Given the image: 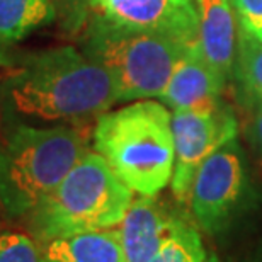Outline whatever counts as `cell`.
I'll return each instance as SVG.
<instances>
[{
	"mask_svg": "<svg viewBox=\"0 0 262 262\" xmlns=\"http://www.w3.org/2000/svg\"><path fill=\"white\" fill-rule=\"evenodd\" d=\"M196 46L208 65L227 83L237 56V23L230 0H199Z\"/></svg>",
	"mask_w": 262,
	"mask_h": 262,
	"instance_id": "11",
	"label": "cell"
},
{
	"mask_svg": "<svg viewBox=\"0 0 262 262\" xmlns=\"http://www.w3.org/2000/svg\"><path fill=\"white\" fill-rule=\"evenodd\" d=\"M225 80L208 65L198 46L191 45L176 63L159 97L172 111L211 113L222 106Z\"/></svg>",
	"mask_w": 262,
	"mask_h": 262,
	"instance_id": "9",
	"label": "cell"
},
{
	"mask_svg": "<svg viewBox=\"0 0 262 262\" xmlns=\"http://www.w3.org/2000/svg\"><path fill=\"white\" fill-rule=\"evenodd\" d=\"M204 262H223V260L220 259L216 254H209V255H206V259H204Z\"/></svg>",
	"mask_w": 262,
	"mask_h": 262,
	"instance_id": "20",
	"label": "cell"
},
{
	"mask_svg": "<svg viewBox=\"0 0 262 262\" xmlns=\"http://www.w3.org/2000/svg\"><path fill=\"white\" fill-rule=\"evenodd\" d=\"M250 33H252L254 36H257V38L262 41V29H257V31H250Z\"/></svg>",
	"mask_w": 262,
	"mask_h": 262,
	"instance_id": "21",
	"label": "cell"
},
{
	"mask_svg": "<svg viewBox=\"0 0 262 262\" xmlns=\"http://www.w3.org/2000/svg\"><path fill=\"white\" fill-rule=\"evenodd\" d=\"M255 104H260V106H262V99H260V101H257V102H255Z\"/></svg>",
	"mask_w": 262,
	"mask_h": 262,
	"instance_id": "22",
	"label": "cell"
},
{
	"mask_svg": "<svg viewBox=\"0 0 262 262\" xmlns=\"http://www.w3.org/2000/svg\"><path fill=\"white\" fill-rule=\"evenodd\" d=\"M53 20L51 0H0V65L12 63L9 50L14 45Z\"/></svg>",
	"mask_w": 262,
	"mask_h": 262,
	"instance_id": "13",
	"label": "cell"
},
{
	"mask_svg": "<svg viewBox=\"0 0 262 262\" xmlns=\"http://www.w3.org/2000/svg\"><path fill=\"white\" fill-rule=\"evenodd\" d=\"M41 255L43 262H126L116 228L51 238L45 242Z\"/></svg>",
	"mask_w": 262,
	"mask_h": 262,
	"instance_id": "12",
	"label": "cell"
},
{
	"mask_svg": "<svg viewBox=\"0 0 262 262\" xmlns=\"http://www.w3.org/2000/svg\"><path fill=\"white\" fill-rule=\"evenodd\" d=\"M55 20L67 34L83 33L92 14V0H51Z\"/></svg>",
	"mask_w": 262,
	"mask_h": 262,
	"instance_id": "16",
	"label": "cell"
},
{
	"mask_svg": "<svg viewBox=\"0 0 262 262\" xmlns=\"http://www.w3.org/2000/svg\"><path fill=\"white\" fill-rule=\"evenodd\" d=\"M87 151L77 126L19 124L0 141V206L10 218L31 214Z\"/></svg>",
	"mask_w": 262,
	"mask_h": 262,
	"instance_id": "3",
	"label": "cell"
},
{
	"mask_svg": "<svg viewBox=\"0 0 262 262\" xmlns=\"http://www.w3.org/2000/svg\"><path fill=\"white\" fill-rule=\"evenodd\" d=\"M230 2H232V0H230Z\"/></svg>",
	"mask_w": 262,
	"mask_h": 262,
	"instance_id": "23",
	"label": "cell"
},
{
	"mask_svg": "<svg viewBox=\"0 0 262 262\" xmlns=\"http://www.w3.org/2000/svg\"><path fill=\"white\" fill-rule=\"evenodd\" d=\"M174 216L157 196L133 198L116 227L126 262H150L169 237Z\"/></svg>",
	"mask_w": 262,
	"mask_h": 262,
	"instance_id": "10",
	"label": "cell"
},
{
	"mask_svg": "<svg viewBox=\"0 0 262 262\" xmlns=\"http://www.w3.org/2000/svg\"><path fill=\"white\" fill-rule=\"evenodd\" d=\"M244 189V165L237 140L209 155L196 172L189 192L194 222L203 232L214 235L228 222Z\"/></svg>",
	"mask_w": 262,
	"mask_h": 262,
	"instance_id": "7",
	"label": "cell"
},
{
	"mask_svg": "<svg viewBox=\"0 0 262 262\" xmlns=\"http://www.w3.org/2000/svg\"><path fill=\"white\" fill-rule=\"evenodd\" d=\"M187 48L165 36L128 31L91 15L82 51L113 78L118 102L160 97Z\"/></svg>",
	"mask_w": 262,
	"mask_h": 262,
	"instance_id": "5",
	"label": "cell"
},
{
	"mask_svg": "<svg viewBox=\"0 0 262 262\" xmlns=\"http://www.w3.org/2000/svg\"><path fill=\"white\" fill-rule=\"evenodd\" d=\"M232 5L245 29H262V0H232Z\"/></svg>",
	"mask_w": 262,
	"mask_h": 262,
	"instance_id": "18",
	"label": "cell"
},
{
	"mask_svg": "<svg viewBox=\"0 0 262 262\" xmlns=\"http://www.w3.org/2000/svg\"><path fill=\"white\" fill-rule=\"evenodd\" d=\"M133 201V191L96 151H87L31 213L41 242L89 230L114 228Z\"/></svg>",
	"mask_w": 262,
	"mask_h": 262,
	"instance_id": "4",
	"label": "cell"
},
{
	"mask_svg": "<svg viewBox=\"0 0 262 262\" xmlns=\"http://www.w3.org/2000/svg\"><path fill=\"white\" fill-rule=\"evenodd\" d=\"M204 259L206 250L198 227L186 218L174 216L169 237L150 262H204Z\"/></svg>",
	"mask_w": 262,
	"mask_h": 262,
	"instance_id": "15",
	"label": "cell"
},
{
	"mask_svg": "<svg viewBox=\"0 0 262 262\" xmlns=\"http://www.w3.org/2000/svg\"><path fill=\"white\" fill-rule=\"evenodd\" d=\"M94 151L133 192L157 196L174 174L172 113L151 99L135 101L97 118Z\"/></svg>",
	"mask_w": 262,
	"mask_h": 262,
	"instance_id": "2",
	"label": "cell"
},
{
	"mask_svg": "<svg viewBox=\"0 0 262 262\" xmlns=\"http://www.w3.org/2000/svg\"><path fill=\"white\" fill-rule=\"evenodd\" d=\"M237 129L233 113L223 104L211 113H172L176 162L170 187L177 201L187 204L199 167L218 148L237 138Z\"/></svg>",
	"mask_w": 262,
	"mask_h": 262,
	"instance_id": "6",
	"label": "cell"
},
{
	"mask_svg": "<svg viewBox=\"0 0 262 262\" xmlns=\"http://www.w3.org/2000/svg\"><path fill=\"white\" fill-rule=\"evenodd\" d=\"M254 136L255 141L259 145L260 150V157H262V106L257 104V109H255V118H254Z\"/></svg>",
	"mask_w": 262,
	"mask_h": 262,
	"instance_id": "19",
	"label": "cell"
},
{
	"mask_svg": "<svg viewBox=\"0 0 262 262\" xmlns=\"http://www.w3.org/2000/svg\"><path fill=\"white\" fill-rule=\"evenodd\" d=\"M233 73L242 85L245 96L252 101L262 99V41L245 29L242 24L238 26L237 36V56H235Z\"/></svg>",
	"mask_w": 262,
	"mask_h": 262,
	"instance_id": "14",
	"label": "cell"
},
{
	"mask_svg": "<svg viewBox=\"0 0 262 262\" xmlns=\"http://www.w3.org/2000/svg\"><path fill=\"white\" fill-rule=\"evenodd\" d=\"M10 68L2 92L26 118L82 123L118 104L111 75L73 46L36 51Z\"/></svg>",
	"mask_w": 262,
	"mask_h": 262,
	"instance_id": "1",
	"label": "cell"
},
{
	"mask_svg": "<svg viewBox=\"0 0 262 262\" xmlns=\"http://www.w3.org/2000/svg\"><path fill=\"white\" fill-rule=\"evenodd\" d=\"M0 262H43V255L33 238L23 233L0 235Z\"/></svg>",
	"mask_w": 262,
	"mask_h": 262,
	"instance_id": "17",
	"label": "cell"
},
{
	"mask_svg": "<svg viewBox=\"0 0 262 262\" xmlns=\"http://www.w3.org/2000/svg\"><path fill=\"white\" fill-rule=\"evenodd\" d=\"M128 31L165 36L196 45L199 0H92V14Z\"/></svg>",
	"mask_w": 262,
	"mask_h": 262,
	"instance_id": "8",
	"label": "cell"
}]
</instances>
